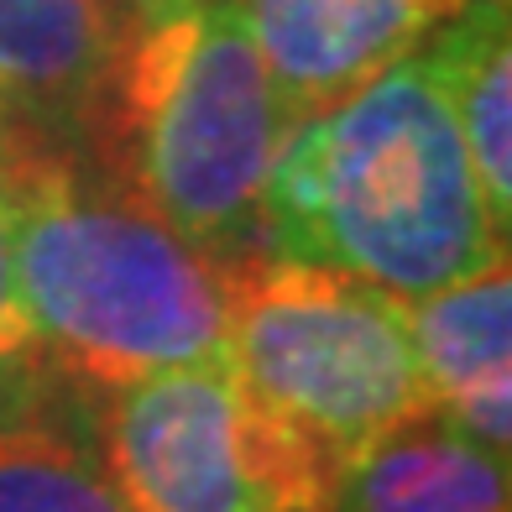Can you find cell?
<instances>
[{
	"instance_id": "cell-12",
	"label": "cell",
	"mask_w": 512,
	"mask_h": 512,
	"mask_svg": "<svg viewBox=\"0 0 512 512\" xmlns=\"http://www.w3.org/2000/svg\"><path fill=\"white\" fill-rule=\"evenodd\" d=\"M37 361V335L27 324V309H21L16 293V236H11V194L6 178H0V382L32 371Z\"/></svg>"
},
{
	"instance_id": "cell-3",
	"label": "cell",
	"mask_w": 512,
	"mask_h": 512,
	"mask_svg": "<svg viewBox=\"0 0 512 512\" xmlns=\"http://www.w3.org/2000/svg\"><path fill=\"white\" fill-rule=\"evenodd\" d=\"M288 105L241 0H199L121 32L84 152L220 267L262 256V204Z\"/></svg>"
},
{
	"instance_id": "cell-11",
	"label": "cell",
	"mask_w": 512,
	"mask_h": 512,
	"mask_svg": "<svg viewBox=\"0 0 512 512\" xmlns=\"http://www.w3.org/2000/svg\"><path fill=\"white\" fill-rule=\"evenodd\" d=\"M0 512H131L115 492L95 434L53 398L0 408Z\"/></svg>"
},
{
	"instance_id": "cell-6",
	"label": "cell",
	"mask_w": 512,
	"mask_h": 512,
	"mask_svg": "<svg viewBox=\"0 0 512 512\" xmlns=\"http://www.w3.org/2000/svg\"><path fill=\"white\" fill-rule=\"evenodd\" d=\"M288 121L356 95L445 27L465 0H241Z\"/></svg>"
},
{
	"instance_id": "cell-4",
	"label": "cell",
	"mask_w": 512,
	"mask_h": 512,
	"mask_svg": "<svg viewBox=\"0 0 512 512\" xmlns=\"http://www.w3.org/2000/svg\"><path fill=\"white\" fill-rule=\"evenodd\" d=\"M225 361L277 424L335 465L434 408L398 293L267 251L230 267Z\"/></svg>"
},
{
	"instance_id": "cell-13",
	"label": "cell",
	"mask_w": 512,
	"mask_h": 512,
	"mask_svg": "<svg viewBox=\"0 0 512 512\" xmlns=\"http://www.w3.org/2000/svg\"><path fill=\"white\" fill-rule=\"evenodd\" d=\"M183 6H199V0H110V11L121 16V27H142V21H157V16H173Z\"/></svg>"
},
{
	"instance_id": "cell-8",
	"label": "cell",
	"mask_w": 512,
	"mask_h": 512,
	"mask_svg": "<svg viewBox=\"0 0 512 512\" xmlns=\"http://www.w3.org/2000/svg\"><path fill=\"white\" fill-rule=\"evenodd\" d=\"M429 398L481 445H512V272L507 256L465 283L403 298Z\"/></svg>"
},
{
	"instance_id": "cell-10",
	"label": "cell",
	"mask_w": 512,
	"mask_h": 512,
	"mask_svg": "<svg viewBox=\"0 0 512 512\" xmlns=\"http://www.w3.org/2000/svg\"><path fill=\"white\" fill-rule=\"evenodd\" d=\"M450 89L476 183L497 225H512V37L507 0H465L429 42Z\"/></svg>"
},
{
	"instance_id": "cell-7",
	"label": "cell",
	"mask_w": 512,
	"mask_h": 512,
	"mask_svg": "<svg viewBox=\"0 0 512 512\" xmlns=\"http://www.w3.org/2000/svg\"><path fill=\"white\" fill-rule=\"evenodd\" d=\"M121 32L110 0H0V126L84 142Z\"/></svg>"
},
{
	"instance_id": "cell-9",
	"label": "cell",
	"mask_w": 512,
	"mask_h": 512,
	"mask_svg": "<svg viewBox=\"0 0 512 512\" xmlns=\"http://www.w3.org/2000/svg\"><path fill=\"white\" fill-rule=\"evenodd\" d=\"M512 471L507 450L481 445L450 413L424 408L387 434L351 450L335 476L324 512H507Z\"/></svg>"
},
{
	"instance_id": "cell-1",
	"label": "cell",
	"mask_w": 512,
	"mask_h": 512,
	"mask_svg": "<svg viewBox=\"0 0 512 512\" xmlns=\"http://www.w3.org/2000/svg\"><path fill=\"white\" fill-rule=\"evenodd\" d=\"M262 251L335 267L398 298L507 256L429 48L288 131L262 204Z\"/></svg>"
},
{
	"instance_id": "cell-2",
	"label": "cell",
	"mask_w": 512,
	"mask_h": 512,
	"mask_svg": "<svg viewBox=\"0 0 512 512\" xmlns=\"http://www.w3.org/2000/svg\"><path fill=\"white\" fill-rule=\"evenodd\" d=\"M0 178L37 361L100 398L225 356L230 267L157 220L79 142L0 126Z\"/></svg>"
},
{
	"instance_id": "cell-5",
	"label": "cell",
	"mask_w": 512,
	"mask_h": 512,
	"mask_svg": "<svg viewBox=\"0 0 512 512\" xmlns=\"http://www.w3.org/2000/svg\"><path fill=\"white\" fill-rule=\"evenodd\" d=\"M89 434L131 512H324L335 476L225 356L100 392Z\"/></svg>"
}]
</instances>
